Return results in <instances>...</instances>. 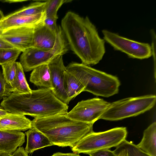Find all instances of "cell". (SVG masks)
<instances>
[{
  "mask_svg": "<svg viewBox=\"0 0 156 156\" xmlns=\"http://www.w3.org/2000/svg\"><path fill=\"white\" fill-rule=\"evenodd\" d=\"M61 28L68 46L82 63L94 65L102 59L105 41L88 17L68 12L62 20Z\"/></svg>",
  "mask_w": 156,
  "mask_h": 156,
  "instance_id": "cell-1",
  "label": "cell"
},
{
  "mask_svg": "<svg viewBox=\"0 0 156 156\" xmlns=\"http://www.w3.org/2000/svg\"><path fill=\"white\" fill-rule=\"evenodd\" d=\"M0 105L10 113L34 118L66 115L68 109V105L57 98L52 90L45 88L26 93L12 92L3 98Z\"/></svg>",
  "mask_w": 156,
  "mask_h": 156,
  "instance_id": "cell-2",
  "label": "cell"
},
{
  "mask_svg": "<svg viewBox=\"0 0 156 156\" xmlns=\"http://www.w3.org/2000/svg\"><path fill=\"white\" fill-rule=\"evenodd\" d=\"M93 125L73 120L66 114L34 118L32 121V127L44 134L54 145L71 148L93 131Z\"/></svg>",
  "mask_w": 156,
  "mask_h": 156,
  "instance_id": "cell-3",
  "label": "cell"
},
{
  "mask_svg": "<svg viewBox=\"0 0 156 156\" xmlns=\"http://www.w3.org/2000/svg\"><path fill=\"white\" fill-rule=\"evenodd\" d=\"M66 70L75 77L87 91L97 96L109 97L117 94L120 85L118 78L82 63L72 62Z\"/></svg>",
  "mask_w": 156,
  "mask_h": 156,
  "instance_id": "cell-4",
  "label": "cell"
},
{
  "mask_svg": "<svg viewBox=\"0 0 156 156\" xmlns=\"http://www.w3.org/2000/svg\"><path fill=\"white\" fill-rule=\"evenodd\" d=\"M126 127H116L100 132L92 131L86 135L74 147V153L87 154L98 150L117 147L127 136Z\"/></svg>",
  "mask_w": 156,
  "mask_h": 156,
  "instance_id": "cell-5",
  "label": "cell"
},
{
  "mask_svg": "<svg viewBox=\"0 0 156 156\" xmlns=\"http://www.w3.org/2000/svg\"><path fill=\"white\" fill-rule=\"evenodd\" d=\"M156 101V96L154 95L121 99L110 103L100 119L115 121L135 116L151 109Z\"/></svg>",
  "mask_w": 156,
  "mask_h": 156,
  "instance_id": "cell-6",
  "label": "cell"
},
{
  "mask_svg": "<svg viewBox=\"0 0 156 156\" xmlns=\"http://www.w3.org/2000/svg\"><path fill=\"white\" fill-rule=\"evenodd\" d=\"M68 46L61 27L59 26L54 49L47 50L29 48L22 52L20 57V63L24 71H30L40 66L48 64L59 55H63L68 51Z\"/></svg>",
  "mask_w": 156,
  "mask_h": 156,
  "instance_id": "cell-7",
  "label": "cell"
},
{
  "mask_svg": "<svg viewBox=\"0 0 156 156\" xmlns=\"http://www.w3.org/2000/svg\"><path fill=\"white\" fill-rule=\"evenodd\" d=\"M102 32L105 41L130 58L142 59L152 56L151 47L148 43L130 39L106 29L102 30Z\"/></svg>",
  "mask_w": 156,
  "mask_h": 156,
  "instance_id": "cell-8",
  "label": "cell"
},
{
  "mask_svg": "<svg viewBox=\"0 0 156 156\" xmlns=\"http://www.w3.org/2000/svg\"><path fill=\"white\" fill-rule=\"evenodd\" d=\"M110 103L96 98L79 102L66 115L77 121L94 124L109 107Z\"/></svg>",
  "mask_w": 156,
  "mask_h": 156,
  "instance_id": "cell-9",
  "label": "cell"
},
{
  "mask_svg": "<svg viewBox=\"0 0 156 156\" xmlns=\"http://www.w3.org/2000/svg\"><path fill=\"white\" fill-rule=\"evenodd\" d=\"M50 73L52 90L56 97L68 105L66 92L65 73L66 67L63 63L62 55H59L48 64Z\"/></svg>",
  "mask_w": 156,
  "mask_h": 156,
  "instance_id": "cell-10",
  "label": "cell"
},
{
  "mask_svg": "<svg viewBox=\"0 0 156 156\" xmlns=\"http://www.w3.org/2000/svg\"><path fill=\"white\" fill-rule=\"evenodd\" d=\"M35 28L29 27H19L5 30L0 38L23 52L33 47Z\"/></svg>",
  "mask_w": 156,
  "mask_h": 156,
  "instance_id": "cell-11",
  "label": "cell"
},
{
  "mask_svg": "<svg viewBox=\"0 0 156 156\" xmlns=\"http://www.w3.org/2000/svg\"><path fill=\"white\" fill-rule=\"evenodd\" d=\"M46 17L44 12L34 15L16 16L9 14L0 21L4 31L7 29L19 27H29L35 28L44 25Z\"/></svg>",
  "mask_w": 156,
  "mask_h": 156,
  "instance_id": "cell-12",
  "label": "cell"
},
{
  "mask_svg": "<svg viewBox=\"0 0 156 156\" xmlns=\"http://www.w3.org/2000/svg\"><path fill=\"white\" fill-rule=\"evenodd\" d=\"M25 136L20 131L0 130V152L12 154L23 145Z\"/></svg>",
  "mask_w": 156,
  "mask_h": 156,
  "instance_id": "cell-13",
  "label": "cell"
},
{
  "mask_svg": "<svg viewBox=\"0 0 156 156\" xmlns=\"http://www.w3.org/2000/svg\"><path fill=\"white\" fill-rule=\"evenodd\" d=\"M57 32L52 31L44 25L35 28L32 47L47 50L54 49L57 40Z\"/></svg>",
  "mask_w": 156,
  "mask_h": 156,
  "instance_id": "cell-14",
  "label": "cell"
},
{
  "mask_svg": "<svg viewBox=\"0 0 156 156\" xmlns=\"http://www.w3.org/2000/svg\"><path fill=\"white\" fill-rule=\"evenodd\" d=\"M32 127V121L25 115L10 113L0 118L1 130L24 131Z\"/></svg>",
  "mask_w": 156,
  "mask_h": 156,
  "instance_id": "cell-15",
  "label": "cell"
},
{
  "mask_svg": "<svg viewBox=\"0 0 156 156\" xmlns=\"http://www.w3.org/2000/svg\"><path fill=\"white\" fill-rule=\"evenodd\" d=\"M27 142L25 150L27 154L31 153L42 148L54 145L43 133L32 127L25 132Z\"/></svg>",
  "mask_w": 156,
  "mask_h": 156,
  "instance_id": "cell-16",
  "label": "cell"
},
{
  "mask_svg": "<svg viewBox=\"0 0 156 156\" xmlns=\"http://www.w3.org/2000/svg\"><path fill=\"white\" fill-rule=\"evenodd\" d=\"M137 146L150 156H156V122L152 123L144 131Z\"/></svg>",
  "mask_w": 156,
  "mask_h": 156,
  "instance_id": "cell-17",
  "label": "cell"
},
{
  "mask_svg": "<svg viewBox=\"0 0 156 156\" xmlns=\"http://www.w3.org/2000/svg\"><path fill=\"white\" fill-rule=\"evenodd\" d=\"M30 81L36 86L52 90L51 76L48 64L40 66L32 70Z\"/></svg>",
  "mask_w": 156,
  "mask_h": 156,
  "instance_id": "cell-18",
  "label": "cell"
},
{
  "mask_svg": "<svg viewBox=\"0 0 156 156\" xmlns=\"http://www.w3.org/2000/svg\"><path fill=\"white\" fill-rule=\"evenodd\" d=\"M66 92L68 102L82 92L85 87L75 77L66 70L65 73Z\"/></svg>",
  "mask_w": 156,
  "mask_h": 156,
  "instance_id": "cell-19",
  "label": "cell"
},
{
  "mask_svg": "<svg viewBox=\"0 0 156 156\" xmlns=\"http://www.w3.org/2000/svg\"><path fill=\"white\" fill-rule=\"evenodd\" d=\"M16 75L11 85L13 92L19 93L31 92L32 90L30 88L26 80L24 71L22 65L19 62H16Z\"/></svg>",
  "mask_w": 156,
  "mask_h": 156,
  "instance_id": "cell-20",
  "label": "cell"
},
{
  "mask_svg": "<svg viewBox=\"0 0 156 156\" xmlns=\"http://www.w3.org/2000/svg\"><path fill=\"white\" fill-rule=\"evenodd\" d=\"M46 4V1L34 2L10 14L16 16H30L36 15L44 12Z\"/></svg>",
  "mask_w": 156,
  "mask_h": 156,
  "instance_id": "cell-21",
  "label": "cell"
},
{
  "mask_svg": "<svg viewBox=\"0 0 156 156\" xmlns=\"http://www.w3.org/2000/svg\"><path fill=\"white\" fill-rule=\"evenodd\" d=\"M21 52L15 48L0 49V65L16 62Z\"/></svg>",
  "mask_w": 156,
  "mask_h": 156,
  "instance_id": "cell-22",
  "label": "cell"
},
{
  "mask_svg": "<svg viewBox=\"0 0 156 156\" xmlns=\"http://www.w3.org/2000/svg\"><path fill=\"white\" fill-rule=\"evenodd\" d=\"M71 0H49L46 1L44 12L46 17H58L57 12L59 9L64 3Z\"/></svg>",
  "mask_w": 156,
  "mask_h": 156,
  "instance_id": "cell-23",
  "label": "cell"
},
{
  "mask_svg": "<svg viewBox=\"0 0 156 156\" xmlns=\"http://www.w3.org/2000/svg\"><path fill=\"white\" fill-rule=\"evenodd\" d=\"M1 66L2 74L5 80L11 86L16 73V62H9Z\"/></svg>",
  "mask_w": 156,
  "mask_h": 156,
  "instance_id": "cell-24",
  "label": "cell"
},
{
  "mask_svg": "<svg viewBox=\"0 0 156 156\" xmlns=\"http://www.w3.org/2000/svg\"><path fill=\"white\" fill-rule=\"evenodd\" d=\"M118 146L126 151L127 156H150L140 149L136 145L126 140Z\"/></svg>",
  "mask_w": 156,
  "mask_h": 156,
  "instance_id": "cell-25",
  "label": "cell"
},
{
  "mask_svg": "<svg viewBox=\"0 0 156 156\" xmlns=\"http://www.w3.org/2000/svg\"><path fill=\"white\" fill-rule=\"evenodd\" d=\"M13 92L12 87L5 80L0 70V99L9 96Z\"/></svg>",
  "mask_w": 156,
  "mask_h": 156,
  "instance_id": "cell-26",
  "label": "cell"
},
{
  "mask_svg": "<svg viewBox=\"0 0 156 156\" xmlns=\"http://www.w3.org/2000/svg\"><path fill=\"white\" fill-rule=\"evenodd\" d=\"M58 18V17H46L44 22V25L52 31L57 32L59 29V26L56 24Z\"/></svg>",
  "mask_w": 156,
  "mask_h": 156,
  "instance_id": "cell-27",
  "label": "cell"
},
{
  "mask_svg": "<svg viewBox=\"0 0 156 156\" xmlns=\"http://www.w3.org/2000/svg\"><path fill=\"white\" fill-rule=\"evenodd\" d=\"M90 156H117L113 151L109 149H105L91 152L88 154Z\"/></svg>",
  "mask_w": 156,
  "mask_h": 156,
  "instance_id": "cell-28",
  "label": "cell"
},
{
  "mask_svg": "<svg viewBox=\"0 0 156 156\" xmlns=\"http://www.w3.org/2000/svg\"><path fill=\"white\" fill-rule=\"evenodd\" d=\"M12 154V156H28V154L22 147H19Z\"/></svg>",
  "mask_w": 156,
  "mask_h": 156,
  "instance_id": "cell-29",
  "label": "cell"
},
{
  "mask_svg": "<svg viewBox=\"0 0 156 156\" xmlns=\"http://www.w3.org/2000/svg\"><path fill=\"white\" fill-rule=\"evenodd\" d=\"M113 151L117 156H127L126 151L119 146L116 147L115 149Z\"/></svg>",
  "mask_w": 156,
  "mask_h": 156,
  "instance_id": "cell-30",
  "label": "cell"
},
{
  "mask_svg": "<svg viewBox=\"0 0 156 156\" xmlns=\"http://www.w3.org/2000/svg\"><path fill=\"white\" fill-rule=\"evenodd\" d=\"M13 48H14L11 44L0 38V49Z\"/></svg>",
  "mask_w": 156,
  "mask_h": 156,
  "instance_id": "cell-31",
  "label": "cell"
},
{
  "mask_svg": "<svg viewBox=\"0 0 156 156\" xmlns=\"http://www.w3.org/2000/svg\"><path fill=\"white\" fill-rule=\"evenodd\" d=\"M51 156H80L79 154L73 153H64L57 152L53 154Z\"/></svg>",
  "mask_w": 156,
  "mask_h": 156,
  "instance_id": "cell-32",
  "label": "cell"
},
{
  "mask_svg": "<svg viewBox=\"0 0 156 156\" xmlns=\"http://www.w3.org/2000/svg\"><path fill=\"white\" fill-rule=\"evenodd\" d=\"M10 113L6 111L3 107L0 105V118L9 115Z\"/></svg>",
  "mask_w": 156,
  "mask_h": 156,
  "instance_id": "cell-33",
  "label": "cell"
},
{
  "mask_svg": "<svg viewBox=\"0 0 156 156\" xmlns=\"http://www.w3.org/2000/svg\"><path fill=\"white\" fill-rule=\"evenodd\" d=\"M0 156H12V154L5 152H0Z\"/></svg>",
  "mask_w": 156,
  "mask_h": 156,
  "instance_id": "cell-34",
  "label": "cell"
},
{
  "mask_svg": "<svg viewBox=\"0 0 156 156\" xmlns=\"http://www.w3.org/2000/svg\"><path fill=\"white\" fill-rule=\"evenodd\" d=\"M4 16L2 12L0 10V21H1L4 17Z\"/></svg>",
  "mask_w": 156,
  "mask_h": 156,
  "instance_id": "cell-35",
  "label": "cell"
},
{
  "mask_svg": "<svg viewBox=\"0 0 156 156\" xmlns=\"http://www.w3.org/2000/svg\"><path fill=\"white\" fill-rule=\"evenodd\" d=\"M4 31V30L0 23V36L2 35Z\"/></svg>",
  "mask_w": 156,
  "mask_h": 156,
  "instance_id": "cell-36",
  "label": "cell"
}]
</instances>
